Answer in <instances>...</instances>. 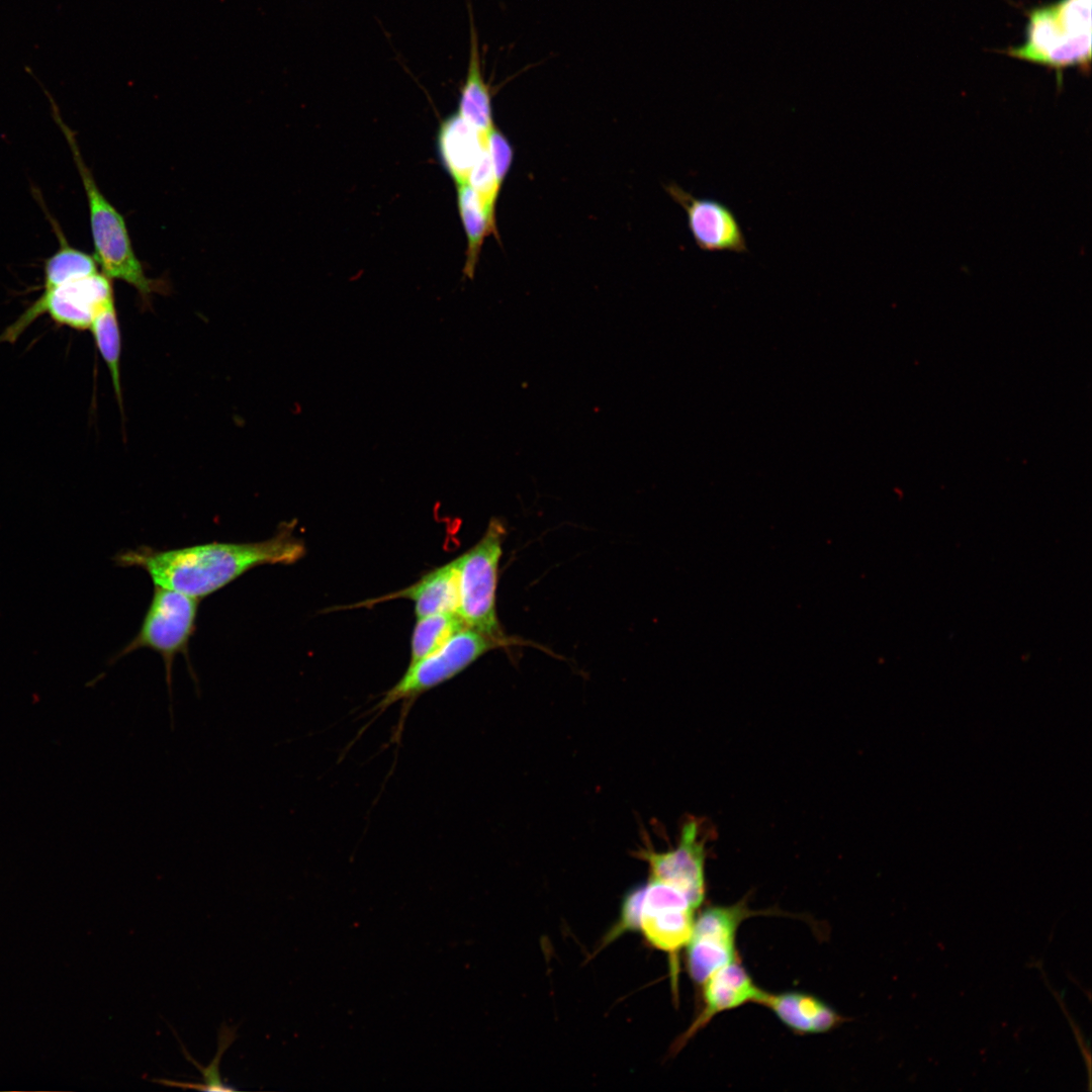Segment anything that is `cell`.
Wrapping results in <instances>:
<instances>
[{
	"label": "cell",
	"instance_id": "obj_16",
	"mask_svg": "<svg viewBox=\"0 0 1092 1092\" xmlns=\"http://www.w3.org/2000/svg\"><path fill=\"white\" fill-rule=\"evenodd\" d=\"M457 112L481 133H487L494 126L491 92L482 75L478 38L472 19L469 63L460 89Z\"/></svg>",
	"mask_w": 1092,
	"mask_h": 1092
},
{
	"label": "cell",
	"instance_id": "obj_21",
	"mask_svg": "<svg viewBox=\"0 0 1092 1092\" xmlns=\"http://www.w3.org/2000/svg\"><path fill=\"white\" fill-rule=\"evenodd\" d=\"M466 183L475 191L490 217L495 220V203L500 189L494 177L487 147L470 171Z\"/></svg>",
	"mask_w": 1092,
	"mask_h": 1092
},
{
	"label": "cell",
	"instance_id": "obj_10",
	"mask_svg": "<svg viewBox=\"0 0 1092 1092\" xmlns=\"http://www.w3.org/2000/svg\"><path fill=\"white\" fill-rule=\"evenodd\" d=\"M705 850L700 825L690 820L681 827L674 847L663 851L645 847L638 856L648 864L649 879L679 890L698 909L706 896Z\"/></svg>",
	"mask_w": 1092,
	"mask_h": 1092
},
{
	"label": "cell",
	"instance_id": "obj_22",
	"mask_svg": "<svg viewBox=\"0 0 1092 1092\" xmlns=\"http://www.w3.org/2000/svg\"><path fill=\"white\" fill-rule=\"evenodd\" d=\"M643 892L644 884H641L632 888L625 894L622 900L618 920L604 937V945L614 941L627 932L639 930Z\"/></svg>",
	"mask_w": 1092,
	"mask_h": 1092
},
{
	"label": "cell",
	"instance_id": "obj_15",
	"mask_svg": "<svg viewBox=\"0 0 1092 1092\" xmlns=\"http://www.w3.org/2000/svg\"><path fill=\"white\" fill-rule=\"evenodd\" d=\"M487 133L479 132L458 112L440 124L437 146L441 161L455 184L466 183L470 171L486 147Z\"/></svg>",
	"mask_w": 1092,
	"mask_h": 1092
},
{
	"label": "cell",
	"instance_id": "obj_1",
	"mask_svg": "<svg viewBox=\"0 0 1092 1092\" xmlns=\"http://www.w3.org/2000/svg\"><path fill=\"white\" fill-rule=\"evenodd\" d=\"M293 524H283L270 539L248 543L212 542L159 550L141 546L118 552L121 567L144 569L156 585L201 599L225 586L248 570L265 564H292L305 553L293 536Z\"/></svg>",
	"mask_w": 1092,
	"mask_h": 1092
},
{
	"label": "cell",
	"instance_id": "obj_5",
	"mask_svg": "<svg viewBox=\"0 0 1092 1092\" xmlns=\"http://www.w3.org/2000/svg\"><path fill=\"white\" fill-rule=\"evenodd\" d=\"M505 528L492 519L482 538L458 557L460 602L458 614L467 628L503 641L495 593Z\"/></svg>",
	"mask_w": 1092,
	"mask_h": 1092
},
{
	"label": "cell",
	"instance_id": "obj_4",
	"mask_svg": "<svg viewBox=\"0 0 1092 1092\" xmlns=\"http://www.w3.org/2000/svg\"><path fill=\"white\" fill-rule=\"evenodd\" d=\"M502 641L470 628L452 636L442 647L408 665L399 680L386 691L371 709L375 717L396 703H401L400 717L393 734L400 738L406 716L415 701L424 693L452 679Z\"/></svg>",
	"mask_w": 1092,
	"mask_h": 1092
},
{
	"label": "cell",
	"instance_id": "obj_6",
	"mask_svg": "<svg viewBox=\"0 0 1092 1092\" xmlns=\"http://www.w3.org/2000/svg\"><path fill=\"white\" fill-rule=\"evenodd\" d=\"M198 605L197 598L155 584L138 634L116 656L119 658L141 648L159 653L165 665L170 703L173 661L181 653L189 662L188 644L195 631Z\"/></svg>",
	"mask_w": 1092,
	"mask_h": 1092
},
{
	"label": "cell",
	"instance_id": "obj_18",
	"mask_svg": "<svg viewBox=\"0 0 1092 1092\" xmlns=\"http://www.w3.org/2000/svg\"><path fill=\"white\" fill-rule=\"evenodd\" d=\"M464 628L467 626L457 613L418 618L412 635L410 664L438 650Z\"/></svg>",
	"mask_w": 1092,
	"mask_h": 1092
},
{
	"label": "cell",
	"instance_id": "obj_13",
	"mask_svg": "<svg viewBox=\"0 0 1092 1092\" xmlns=\"http://www.w3.org/2000/svg\"><path fill=\"white\" fill-rule=\"evenodd\" d=\"M757 1004L767 1008L797 1034L826 1033L843 1021L842 1016L826 1002L801 991H763Z\"/></svg>",
	"mask_w": 1092,
	"mask_h": 1092
},
{
	"label": "cell",
	"instance_id": "obj_23",
	"mask_svg": "<svg viewBox=\"0 0 1092 1092\" xmlns=\"http://www.w3.org/2000/svg\"><path fill=\"white\" fill-rule=\"evenodd\" d=\"M486 147L497 186L502 189L513 164L514 149L495 125L487 132Z\"/></svg>",
	"mask_w": 1092,
	"mask_h": 1092
},
{
	"label": "cell",
	"instance_id": "obj_17",
	"mask_svg": "<svg viewBox=\"0 0 1092 1092\" xmlns=\"http://www.w3.org/2000/svg\"><path fill=\"white\" fill-rule=\"evenodd\" d=\"M457 205L467 239L466 260L463 273L472 279L483 241L495 234V220L490 217L478 195L467 184L456 185Z\"/></svg>",
	"mask_w": 1092,
	"mask_h": 1092
},
{
	"label": "cell",
	"instance_id": "obj_12",
	"mask_svg": "<svg viewBox=\"0 0 1092 1092\" xmlns=\"http://www.w3.org/2000/svg\"><path fill=\"white\" fill-rule=\"evenodd\" d=\"M703 1008L681 1035L679 1048L703 1029L716 1015L747 1003L758 1002L763 991L738 959L718 969L703 982Z\"/></svg>",
	"mask_w": 1092,
	"mask_h": 1092
},
{
	"label": "cell",
	"instance_id": "obj_14",
	"mask_svg": "<svg viewBox=\"0 0 1092 1092\" xmlns=\"http://www.w3.org/2000/svg\"><path fill=\"white\" fill-rule=\"evenodd\" d=\"M393 599H407L414 603L417 619L440 613H457L459 609L458 558L423 575L410 586L369 600L358 606H369ZM459 615V614H458Z\"/></svg>",
	"mask_w": 1092,
	"mask_h": 1092
},
{
	"label": "cell",
	"instance_id": "obj_9",
	"mask_svg": "<svg viewBox=\"0 0 1092 1092\" xmlns=\"http://www.w3.org/2000/svg\"><path fill=\"white\" fill-rule=\"evenodd\" d=\"M696 910L682 892L649 879L644 884L639 931L655 948L676 954L691 938Z\"/></svg>",
	"mask_w": 1092,
	"mask_h": 1092
},
{
	"label": "cell",
	"instance_id": "obj_20",
	"mask_svg": "<svg viewBox=\"0 0 1092 1092\" xmlns=\"http://www.w3.org/2000/svg\"><path fill=\"white\" fill-rule=\"evenodd\" d=\"M90 330L97 348L105 361L113 383L116 397L121 402L119 382L120 337L114 300L109 301L94 317Z\"/></svg>",
	"mask_w": 1092,
	"mask_h": 1092
},
{
	"label": "cell",
	"instance_id": "obj_24",
	"mask_svg": "<svg viewBox=\"0 0 1092 1092\" xmlns=\"http://www.w3.org/2000/svg\"><path fill=\"white\" fill-rule=\"evenodd\" d=\"M235 1038H236V1029H233V1028L228 1027V1026H221V1028L219 1030V1036H218L219 1043H218L217 1054H216L215 1058L213 1059L212 1063L206 1068H201L198 1065V1063L196 1061H194L188 1055L187 1051L182 1045L185 1056H187L189 1061H191L193 1063V1065H195L200 1070V1072L203 1074L204 1084L200 1086L199 1090H207V1091H232V1090H234L233 1087H228L226 1085H224L221 1082V1080L219 1078L218 1064L220 1062V1058H221L223 1052L226 1051V1049L234 1041Z\"/></svg>",
	"mask_w": 1092,
	"mask_h": 1092
},
{
	"label": "cell",
	"instance_id": "obj_3",
	"mask_svg": "<svg viewBox=\"0 0 1092 1092\" xmlns=\"http://www.w3.org/2000/svg\"><path fill=\"white\" fill-rule=\"evenodd\" d=\"M54 114L69 145L86 193L94 259L97 265L101 267L102 274L109 279L123 280L138 289L142 296L148 297L154 291L155 283L146 276L141 262L134 255L122 215L100 191L83 159L73 130L56 110Z\"/></svg>",
	"mask_w": 1092,
	"mask_h": 1092
},
{
	"label": "cell",
	"instance_id": "obj_8",
	"mask_svg": "<svg viewBox=\"0 0 1092 1092\" xmlns=\"http://www.w3.org/2000/svg\"><path fill=\"white\" fill-rule=\"evenodd\" d=\"M753 915L744 901L733 905H713L695 917L687 949L688 972L702 985L718 969L737 958L736 937L741 923Z\"/></svg>",
	"mask_w": 1092,
	"mask_h": 1092
},
{
	"label": "cell",
	"instance_id": "obj_2",
	"mask_svg": "<svg viewBox=\"0 0 1092 1092\" xmlns=\"http://www.w3.org/2000/svg\"><path fill=\"white\" fill-rule=\"evenodd\" d=\"M1091 0H1059L1027 11L1022 44L1006 53L1020 60L1054 69L1061 81L1071 67L1091 63Z\"/></svg>",
	"mask_w": 1092,
	"mask_h": 1092
},
{
	"label": "cell",
	"instance_id": "obj_19",
	"mask_svg": "<svg viewBox=\"0 0 1092 1092\" xmlns=\"http://www.w3.org/2000/svg\"><path fill=\"white\" fill-rule=\"evenodd\" d=\"M57 235L61 244L46 261L43 290L98 272L97 263L93 257L71 247L60 231Z\"/></svg>",
	"mask_w": 1092,
	"mask_h": 1092
},
{
	"label": "cell",
	"instance_id": "obj_11",
	"mask_svg": "<svg viewBox=\"0 0 1092 1092\" xmlns=\"http://www.w3.org/2000/svg\"><path fill=\"white\" fill-rule=\"evenodd\" d=\"M667 194L685 210L696 245L705 252H748L742 226L730 207L711 198H698L675 183L664 185Z\"/></svg>",
	"mask_w": 1092,
	"mask_h": 1092
},
{
	"label": "cell",
	"instance_id": "obj_7",
	"mask_svg": "<svg viewBox=\"0 0 1092 1092\" xmlns=\"http://www.w3.org/2000/svg\"><path fill=\"white\" fill-rule=\"evenodd\" d=\"M113 300L110 279L102 273L77 278L43 290L32 305L0 336L1 341H14L36 317L48 312L58 324L85 330L96 314Z\"/></svg>",
	"mask_w": 1092,
	"mask_h": 1092
}]
</instances>
